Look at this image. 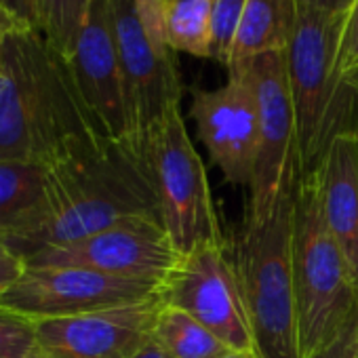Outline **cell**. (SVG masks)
Instances as JSON below:
<instances>
[{
	"label": "cell",
	"mask_w": 358,
	"mask_h": 358,
	"mask_svg": "<svg viewBox=\"0 0 358 358\" xmlns=\"http://www.w3.org/2000/svg\"><path fill=\"white\" fill-rule=\"evenodd\" d=\"M110 5L131 120V145L141 152V143L152 129L173 108L182 106L184 85L177 53L158 45L145 32L135 0H110Z\"/></svg>",
	"instance_id": "cell-9"
},
{
	"label": "cell",
	"mask_w": 358,
	"mask_h": 358,
	"mask_svg": "<svg viewBox=\"0 0 358 358\" xmlns=\"http://www.w3.org/2000/svg\"><path fill=\"white\" fill-rule=\"evenodd\" d=\"M247 0H215L213 5V38H211V59L222 66H230L232 45L245 13Z\"/></svg>",
	"instance_id": "cell-21"
},
{
	"label": "cell",
	"mask_w": 358,
	"mask_h": 358,
	"mask_svg": "<svg viewBox=\"0 0 358 358\" xmlns=\"http://www.w3.org/2000/svg\"><path fill=\"white\" fill-rule=\"evenodd\" d=\"M345 78H348V83L358 91V66H356V68H352V70L345 74Z\"/></svg>",
	"instance_id": "cell-32"
},
{
	"label": "cell",
	"mask_w": 358,
	"mask_h": 358,
	"mask_svg": "<svg viewBox=\"0 0 358 358\" xmlns=\"http://www.w3.org/2000/svg\"><path fill=\"white\" fill-rule=\"evenodd\" d=\"M36 352L34 320L0 308V358H26Z\"/></svg>",
	"instance_id": "cell-22"
},
{
	"label": "cell",
	"mask_w": 358,
	"mask_h": 358,
	"mask_svg": "<svg viewBox=\"0 0 358 358\" xmlns=\"http://www.w3.org/2000/svg\"><path fill=\"white\" fill-rule=\"evenodd\" d=\"M154 337L173 358H222L234 352L190 314L164 301L154 324Z\"/></svg>",
	"instance_id": "cell-18"
},
{
	"label": "cell",
	"mask_w": 358,
	"mask_h": 358,
	"mask_svg": "<svg viewBox=\"0 0 358 358\" xmlns=\"http://www.w3.org/2000/svg\"><path fill=\"white\" fill-rule=\"evenodd\" d=\"M314 358H358V308L352 314L348 327Z\"/></svg>",
	"instance_id": "cell-24"
},
{
	"label": "cell",
	"mask_w": 358,
	"mask_h": 358,
	"mask_svg": "<svg viewBox=\"0 0 358 358\" xmlns=\"http://www.w3.org/2000/svg\"><path fill=\"white\" fill-rule=\"evenodd\" d=\"M345 15L324 13L295 0L285 62L295 110L299 175L320 166L335 137L358 131V91L348 83L339 59Z\"/></svg>",
	"instance_id": "cell-3"
},
{
	"label": "cell",
	"mask_w": 358,
	"mask_h": 358,
	"mask_svg": "<svg viewBox=\"0 0 358 358\" xmlns=\"http://www.w3.org/2000/svg\"><path fill=\"white\" fill-rule=\"evenodd\" d=\"M339 59H341V68L345 74L358 66V0L345 15L341 47H339Z\"/></svg>",
	"instance_id": "cell-25"
},
{
	"label": "cell",
	"mask_w": 358,
	"mask_h": 358,
	"mask_svg": "<svg viewBox=\"0 0 358 358\" xmlns=\"http://www.w3.org/2000/svg\"><path fill=\"white\" fill-rule=\"evenodd\" d=\"M297 3L312 7V9H318V11H324V13L345 15L354 7L356 0H297Z\"/></svg>",
	"instance_id": "cell-28"
},
{
	"label": "cell",
	"mask_w": 358,
	"mask_h": 358,
	"mask_svg": "<svg viewBox=\"0 0 358 358\" xmlns=\"http://www.w3.org/2000/svg\"><path fill=\"white\" fill-rule=\"evenodd\" d=\"M87 143L108 141L93 127L66 59L38 28L13 22L0 47V160L43 166Z\"/></svg>",
	"instance_id": "cell-1"
},
{
	"label": "cell",
	"mask_w": 358,
	"mask_h": 358,
	"mask_svg": "<svg viewBox=\"0 0 358 358\" xmlns=\"http://www.w3.org/2000/svg\"><path fill=\"white\" fill-rule=\"evenodd\" d=\"M251 87L257 108V162L245 217L268 215L278 199L299 182L295 110L289 89L285 51L264 53L234 64Z\"/></svg>",
	"instance_id": "cell-7"
},
{
	"label": "cell",
	"mask_w": 358,
	"mask_h": 358,
	"mask_svg": "<svg viewBox=\"0 0 358 358\" xmlns=\"http://www.w3.org/2000/svg\"><path fill=\"white\" fill-rule=\"evenodd\" d=\"M318 179L324 222L358 282V131L333 139Z\"/></svg>",
	"instance_id": "cell-15"
},
{
	"label": "cell",
	"mask_w": 358,
	"mask_h": 358,
	"mask_svg": "<svg viewBox=\"0 0 358 358\" xmlns=\"http://www.w3.org/2000/svg\"><path fill=\"white\" fill-rule=\"evenodd\" d=\"M293 22L295 0H247L228 68L255 55L285 51Z\"/></svg>",
	"instance_id": "cell-17"
},
{
	"label": "cell",
	"mask_w": 358,
	"mask_h": 358,
	"mask_svg": "<svg viewBox=\"0 0 358 358\" xmlns=\"http://www.w3.org/2000/svg\"><path fill=\"white\" fill-rule=\"evenodd\" d=\"M13 22H17V20L11 17L3 7H0V47H3V38H5V34H7V30L11 28Z\"/></svg>",
	"instance_id": "cell-30"
},
{
	"label": "cell",
	"mask_w": 358,
	"mask_h": 358,
	"mask_svg": "<svg viewBox=\"0 0 358 358\" xmlns=\"http://www.w3.org/2000/svg\"><path fill=\"white\" fill-rule=\"evenodd\" d=\"M43 207V166L24 160H0V241L22 255L41 226Z\"/></svg>",
	"instance_id": "cell-16"
},
{
	"label": "cell",
	"mask_w": 358,
	"mask_h": 358,
	"mask_svg": "<svg viewBox=\"0 0 358 358\" xmlns=\"http://www.w3.org/2000/svg\"><path fill=\"white\" fill-rule=\"evenodd\" d=\"M215 0H175L166 22V43L175 53L211 59Z\"/></svg>",
	"instance_id": "cell-19"
},
{
	"label": "cell",
	"mask_w": 358,
	"mask_h": 358,
	"mask_svg": "<svg viewBox=\"0 0 358 358\" xmlns=\"http://www.w3.org/2000/svg\"><path fill=\"white\" fill-rule=\"evenodd\" d=\"M91 0H38V24L49 45L68 59L80 36Z\"/></svg>",
	"instance_id": "cell-20"
},
{
	"label": "cell",
	"mask_w": 358,
	"mask_h": 358,
	"mask_svg": "<svg viewBox=\"0 0 358 358\" xmlns=\"http://www.w3.org/2000/svg\"><path fill=\"white\" fill-rule=\"evenodd\" d=\"M131 358H173L171 354H169V350L154 337V333H152V337L131 356Z\"/></svg>",
	"instance_id": "cell-29"
},
{
	"label": "cell",
	"mask_w": 358,
	"mask_h": 358,
	"mask_svg": "<svg viewBox=\"0 0 358 358\" xmlns=\"http://www.w3.org/2000/svg\"><path fill=\"white\" fill-rule=\"evenodd\" d=\"M162 301L190 314L230 350L255 352L230 243L203 247L182 257V264L164 285Z\"/></svg>",
	"instance_id": "cell-10"
},
{
	"label": "cell",
	"mask_w": 358,
	"mask_h": 358,
	"mask_svg": "<svg viewBox=\"0 0 358 358\" xmlns=\"http://www.w3.org/2000/svg\"><path fill=\"white\" fill-rule=\"evenodd\" d=\"M162 295L150 301L34 320L45 358H131L154 333Z\"/></svg>",
	"instance_id": "cell-14"
},
{
	"label": "cell",
	"mask_w": 358,
	"mask_h": 358,
	"mask_svg": "<svg viewBox=\"0 0 358 358\" xmlns=\"http://www.w3.org/2000/svg\"><path fill=\"white\" fill-rule=\"evenodd\" d=\"M66 64L74 89L99 137L108 143L133 148L110 0L89 3L80 36Z\"/></svg>",
	"instance_id": "cell-12"
},
{
	"label": "cell",
	"mask_w": 358,
	"mask_h": 358,
	"mask_svg": "<svg viewBox=\"0 0 358 358\" xmlns=\"http://www.w3.org/2000/svg\"><path fill=\"white\" fill-rule=\"evenodd\" d=\"M293 287L301 358H314L348 327L358 282L322 213L318 169L299 175L293 215Z\"/></svg>",
	"instance_id": "cell-5"
},
{
	"label": "cell",
	"mask_w": 358,
	"mask_h": 358,
	"mask_svg": "<svg viewBox=\"0 0 358 358\" xmlns=\"http://www.w3.org/2000/svg\"><path fill=\"white\" fill-rule=\"evenodd\" d=\"M26 270L24 257L5 241H0V297L5 295L7 289L15 285V280Z\"/></svg>",
	"instance_id": "cell-26"
},
{
	"label": "cell",
	"mask_w": 358,
	"mask_h": 358,
	"mask_svg": "<svg viewBox=\"0 0 358 358\" xmlns=\"http://www.w3.org/2000/svg\"><path fill=\"white\" fill-rule=\"evenodd\" d=\"M162 285L116 278L85 268H26L0 308L30 320L64 318L160 297Z\"/></svg>",
	"instance_id": "cell-11"
},
{
	"label": "cell",
	"mask_w": 358,
	"mask_h": 358,
	"mask_svg": "<svg viewBox=\"0 0 358 358\" xmlns=\"http://www.w3.org/2000/svg\"><path fill=\"white\" fill-rule=\"evenodd\" d=\"M160 224L175 247L186 257L203 247L226 245L220 213L211 194L209 175L196 152L182 106L173 108L143 139Z\"/></svg>",
	"instance_id": "cell-6"
},
{
	"label": "cell",
	"mask_w": 358,
	"mask_h": 358,
	"mask_svg": "<svg viewBox=\"0 0 358 358\" xmlns=\"http://www.w3.org/2000/svg\"><path fill=\"white\" fill-rule=\"evenodd\" d=\"M139 20L145 28V32L158 43L169 47L166 43V22L169 13L175 5V0H135Z\"/></svg>",
	"instance_id": "cell-23"
},
{
	"label": "cell",
	"mask_w": 358,
	"mask_h": 358,
	"mask_svg": "<svg viewBox=\"0 0 358 358\" xmlns=\"http://www.w3.org/2000/svg\"><path fill=\"white\" fill-rule=\"evenodd\" d=\"M43 220L22 257L68 245L127 220H158L143 152L129 145L87 143L43 164Z\"/></svg>",
	"instance_id": "cell-2"
},
{
	"label": "cell",
	"mask_w": 358,
	"mask_h": 358,
	"mask_svg": "<svg viewBox=\"0 0 358 358\" xmlns=\"http://www.w3.org/2000/svg\"><path fill=\"white\" fill-rule=\"evenodd\" d=\"M26 358H45V356H41L38 352H34V354H30V356H26Z\"/></svg>",
	"instance_id": "cell-33"
},
{
	"label": "cell",
	"mask_w": 358,
	"mask_h": 358,
	"mask_svg": "<svg viewBox=\"0 0 358 358\" xmlns=\"http://www.w3.org/2000/svg\"><path fill=\"white\" fill-rule=\"evenodd\" d=\"M0 7H3L11 17H15L17 22L38 28V0H0Z\"/></svg>",
	"instance_id": "cell-27"
},
{
	"label": "cell",
	"mask_w": 358,
	"mask_h": 358,
	"mask_svg": "<svg viewBox=\"0 0 358 358\" xmlns=\"http://www.w3.org/2000/svg\"><path fill=\"white\" fill-rule=\"evenodd\" d=\"M222 358H259V356L255 352H230Z\"/></svg>",
	"instance_id": "cell-31"
},
{
	"label": "cell",
	"mask_w": 358,
	"mask_h": 358,
	"mask_svg": "<svg viewBox=\"0 0 358 358\" xmlns=\"http://www.w3.org/2000/svg\"><path fill=\"white\" fill-rule=\"evenodd\" d=\"M211 160L226 182L251 188L257 162V108L249 83L238 70H228V80L217 89H192L188 110Z\"/></svg>",
	"instance_id": "cell-13"
},
{
	"label": "cell",
	"mask_w": 358,
	"mask_h": 358,
	"mask_svg": "<svg viewBox=\"0 0 358 358\" xmlns=\"http://www.w3.org/2000/svg\"><path fill=\"white\" fill-rule=\"evenodd\" d=\"M295 192L297 184L268 215L245 217L230 247L259 358H301L293 287Z\"/></svg>",
	"instance_id": "cell-4"
},
{
	"label": "cell",
	"mask_w": 358,
	"mask_h": 358,
	"mask_svg": "<svg viewBox=\"0 0 358 358\" xmlns=\"http://www.w3.org/2000/svg\"><path fill=\"white\" fill-rule=\"evenodd\" d=\"M24 262L26 268H85L164 287L182 264V255L158 220L137 217L68 245L36 249Z\"/></svg>",
	"instance_id": "cell-8"
}]
</instances>
